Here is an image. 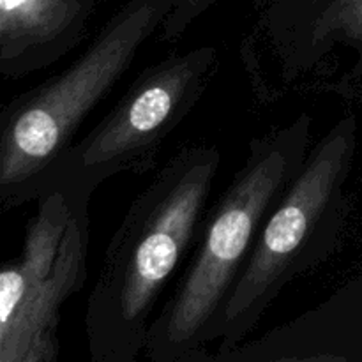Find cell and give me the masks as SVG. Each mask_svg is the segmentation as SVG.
Here are the masks:
<instances>
[{
	"label": "cell",
	"mask_w": 362,
	"mask_h": 362,
	"mask_svg": "<svg viewBox=\"0 0 362 362\" xmlns=\"http://www.w3.org/2000/svg\"><path fill=\"white\" fill-rule=\"evenodd\" d=\"M218 67V49L209 45L145 67L112 108L80 134L49 187L90 207L95 191L110 179L151 170L165 141L204 98Z\"/></svg>",
	"instance_id": "5"
},
{
	"label": "cell",
	"mask_w": 362,
	"mask_h": 362,
	"mask_svg": "<svg viewBox=\"0 0 362 362\" xmlns=\"http://www.w3.org/2000/svg\"><path fill=\"white\" fill-rule=\"evenodd\" d=\"M311 117L255 138L246 161L207 212L186 272L152 320L144 356L205 362L207 336L250 258L258 232L311 148Z\"/></svg>",
	"instance_id": "2"
},
{
	"label": "cell",
	"mask_w": 362,
	"mask_h": 362,
	"mask_svg": "<svg viewBox=\"0 0 362 362\" xmlns=\"http://www.w3.org/2000/svg\"><path fill=\"white\" fill-rule=\"evenodd\" d=\"M216 2L218 0H180L158 32L159 37L168 42L180 39Z\"/></svg>",
	"instance_id": "8"
},
{
	"label": "cell",
	"mask_w": 362,
	"mask_h": 362,
	"mask_svg": "<svg viewBox=\"0 0 362 362\" xmlns=\"http://www.w3.org/2000/svg\"><path fill=\"white\" fill-rule=\"evenodd\" d=\"M221 166L214 145H187L131 202L87 297L83 329L94 362L144 356L158 304L198 239Z\"/></svg>",
	"instance_id": "1"
},
{
	"label": "cell",
	"mask_w": 362,
	"mask_h": 362,
	"mask_svg": "<svg viewBox=\"0 0 362 362\" xmlns=\"http://www.w3.org/2000/svg\"><path fill=\"white\" fill-rule=\"evenodd\" d=\"M180 0H127L67 67L0 110V205L35 202Z\"/></svg>",
	"instance_id": "3"
},
{
	"label": "cell",
	"mask_w": 362,
	"mask_h": 362,
	"mask_svg": "<svg viewBox=\"0 0 362 362\" xmlns=\"http://www.w3.org/2000/svg\"><path fill=\"white\" fill-rule=\"evenodd\" d=\"M98 0H0V76L21 78L81 45Z\"/></svg>",
	"instance_id": "7"
},
{
	"label": "cell",
	"mask_w": 362,
	"mask_h": 362,
	"mask_svg": "<svg viewBox=\"0 0 362 362\" xmlns=\"http://www.w3.org/2000/svg\"><path fill=\"white\" fill-rule=\"evenodd\" d=\"M21 250L0 267V362H55L66 304L88 279L90 207L57 187L35 200Z\"/></svg>",
	"instance_id": "6"
},
{
	"label": "cell",
	"mask_w": 362,
	"mask_h": 362,
	"mask_svg": "<svg viewBox=\"0 0 362 362\" xmlns=\"http://www.w3.org/2000/svg\"><path fill=\"white\" fill-rule=\"evenodd\" d=\"M356 151V120L345 117L310 148L306 161L265 218L250 258L207 336L214 362L250 338L274 300L296 279L331 258L345 226Z\"/></svg>",
	"instance_id": "4"
}]
</instances>
